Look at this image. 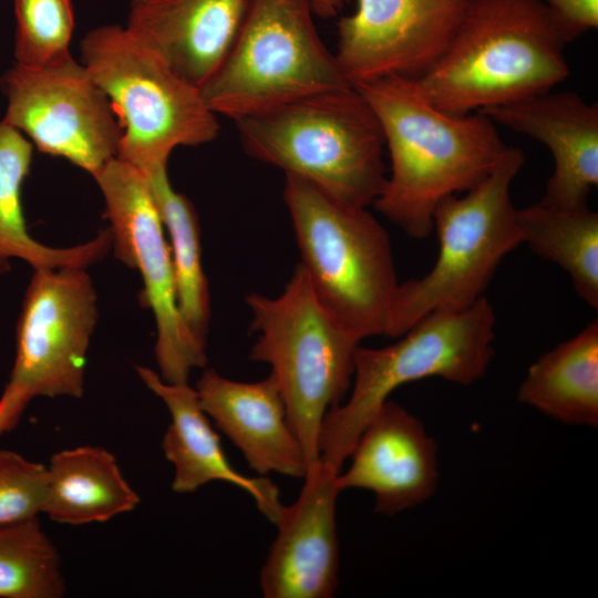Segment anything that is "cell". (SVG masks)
<instances>
[{
    "label": "cell",
    "instance_id": "1",
    "mask_svg": "<svg viewBox=\"0 0 598 598\" xmlns=\"http://www.w3.org/2000/svg\"><path fill=\"white\" fill-rule=\"evenodd\" d=\"M355 89L380 123L391 163L373 206L410 237L427 238L436 206L482 182L507 145L486 115L437 109L416 78L388 76Z\"/></svg>",
    "mask_w": 598,
    "mask_h": 598
},
{
    "label": "cell",
    "instance_id": "2",
    "mask_svg": "<svg viewBox=\"0 0 598 598\" xmlns=\"http://www.w3.org/2000/svg\"><path fill=\"white\" fill-rule=\"evenodd\" d=\"M565 44L539 0H467L446 50L417 81L444 112H482L566 80Z\"/></svg>",
    "mask_w": 598,
    "mask_h": 598
},
{
    "label": "cell",
    "instance_id": "3",
    "mask_svg": "<svg viewBox=\"0 0 598 598\" xmlns=\"http://www.w3.org/2000/svg\"><path fill=\"white\" fill-rule=\"evenodd\" d=\"M252 158L368 208L385 179L380 123L351 85L313 93L234 121Z\"/></svg>",
    "mask_w": 598,
    "mask_h": 598
},
{
    "label": "cell",
    "instance_id": "4",
    "mask_svg": "<svg viewBox=\"0 0 598 598\" xmlns=\"http://www.w3.org/2000/svg\"><path fill=\"white\" fill-rule=\"evenodd\" d=\"M283 200L321 306L359 341L386 337L400 281L385 228L298 176L286 175Z\"/></svg>",
    "mask_w": 598,
    "mask_h": 598
},
{
    "label": "cell",
    "instance_id": "5",
    "mask_svg": "<svg viewBox=\"0 0 598 598\" xmlns=\"http://www.w3.org/2000/svg\"><path fill=\"white\" fill-rule=\"evenodd\" d=\"M80 53L122 127L117 157L145 176L167 168L176 147L198 146L218 136L217 114L202 90L126 27L106 24L89 31Z\"/></svg>",
    "mask_w": 598,
    "mask_h": 598
},
{
    "label": "cell",
    "instance_id": "6",
    "mask_svg": "<svg viewBox=\"0 0 598 598\" xmlns=\"http://www.w3.org/2000/svg\"><path fill=\"white\" fill-rule=\"evenodd\" d=\"M245 301L256 333L249 359L270 365L308 467L320 460L326 414L350 388L360 341L321 306L300 264L279 296Z\"/></svg>",
    "mask_w": 598,
    "mask_h": 598
},
{
    "label": "cell",
    "instance_id": "7",
    "mask_svg": "<svg viewBox=\"0 0 598 598\" xmlns=\"http://www.w3.org/2000/svg\"><path fill=\"white\" fill-rule=\"evenodd\" d=\"M495 321L483 297L466 309L421 318L390 346H359L351 394L322 422L321 461L341 472L369 421L398 388L433 377L468 385L484 377L494 354Z\"/></svg>",
    "mask_w": 598,
    "mask_h": 598
},
{
    "label": "cell",
    "instance_id": "8",
    "mask_svg": "<svg viewBox=\"0 0 598 598\" xmlns=\"http://www.w3.org/2000/svg\"><path fill=\"white\" fill-rule=\"evenodd\" d=\"M524 163L519 147L506 146L482 182L436 206L437 258L421 278L400 282L386 337H400L430 313L460 311L485 297L502 260L523 244L511 186Z\"/></svg>",
    "mask_w": 598,
    "mask_h": 598
},
{
    "label": "cell",
    "instance_id": "9",
    "mask_svg": "<svg viewBox=\"0 0 598 598\" xmlns=\"http://www.w3.org/2000/svg\"><path fill=\"white\" fill-rule=\"evenodd\" d=\"M312 13L311 0H247L226 56L200 89L208 107L235 121L349 85Z\"/></svg>",
    "mask_w": 598,
    "mask_h": 598
},
{
    "label": "cell",
    "instance_id": "10",
    "mask_svg": "<svg viewBox=\"0 0 598 598\" xmlns=\"http://www.w3.org/2000/svg\"><path fill=\"white\" fill-rule=\"evenodd\" d=\"M94 179L104 198L114 255L137 270L143 281L141 300L155 320L158 374L169 383L188 382L192 370L206 365V344L181 313L171 247L147 178L115 157Z\"/></svg>",
    "mask_w": 598,
    "mask_h": 598
},
{
    "label": "cell",
    "instance_id": "11",
    "mask_svg": "<svg viewBox=\"0 0 598 598\" xmlns=\"http://www.w3.org/2000/svg\"><path fill=\"white\" fill-rule=\"evenodd\" d=\"M2 121L40 152L93 178L117 157L122 127L105 93L72 55L39 68L14 63L0 79Z\"/></svg>",
    "mask_w": 598,
    "mask_h": 598
},
{
    "label": "cell",
    "instance_id": "12",
    "mask_svg": "<svg viewBox=\"0 0 598 598\" xmlns=\"http://www.w3.org/2000/svg\"><path fill=\"white\" fill-rule=\"evenodd\" d=\"M97 318V296L86 269L33 270L17 323L16 358L6 386L29 401L37 396L81 398Z\"/></svg>",
    "mask_w": 598,
    "mask_h": 598
},
{
    "label": "cell",
    "instance_id": "13",
    "mask_svg": "<svg viewBox=\"0 0 598 598\" xmlns=\"http://www.w3.org/2000/svg\"><path fill=\"white\" fill-rule=\"evenodd\" d=\"M467 0H357L338 22L336 62L355 87L388 76L420 78L450 44Z\"/></svg>",
    "mask_w": 598,
    "mask_h": 598
},
{
    "label": "cell",
    "instance_id": "14",
    "mask_svg": "<svg viewBox=\"0 0 598 598\" xmlns=\"http://www.w3.org/2000/svg\"><path fill=\"white\" fill-rule=\"evenodd\" d=\"M336 472L321 458L307 467L297 501L286 506L260 571L266 598H330L338 588Z\"/></svg>",
    "mask_w": 598,
    "mask_h": 598
},
{
    "label": "cell",
    "instance_id": "15",
    "mask_svg": "<svg viewBox=\"0 0 598 598\" xmlns=\"http://www.w3.org/2000/svg\"><path fill=\"white\" fill-rule=\"evenodd\" d=\"M349 457L350 466L337 476L339 489L372 492L378 513H400L435 492L436 444L416 416L390 399L369 421Z\"/></svg>",
    "mask_w": 598,
    "mask_h": 598
},
{
    "label": "cell",
    "instance_id": "16",
    "mask_svg": "<svg viewBox=\"0 0 598 598\" xmlns=\"http://www.w3.org/2000/svg\"><path fill=\"white\" fill-rule=\"evenodd\" d=\"M544 144L554 171L542 204L578 208L588 206L598 185V105L571 91L535 94L480 112Z\"/></svg>",
    "mask_w": 598,
    "mask_h": 598
},
{
    "label": "cell",
    "instance_id": "17",
    "mask_svg": "<svg viewBox=\"0 0 598 598\" xmlns=\"http://www.w3.org/2000/svg\"><path fill=\"white\" fill-rule=\"evenodd\" d=\"M195 390L202 409L239 448L251 470L261 476L274 472L305 477V453L271 372L260 381L240 382L207 369Z\"/></svg>",
    "mask_w": 598,
    "mask_h": 598
},
{
    "label": "cell",
    "instance_id": "18",
    "mask_svg": "<svg viewBox=\"0 0 598 598\" xmlns=\"http://www.w3.org/2000/svg\"><path fill=\"white\" fill-rule=\"evenodd\" d=\"M247 0H132L126 28L202 89L226 56Z\"/></svg>",
    "mask_w": 598,
    "mask_h": 598
},
{
    "label": "cell",
    "instance_id": "19",
    "mask_svg": "<svg viewBox=\"0 0 598 598\" xmlns=\"http://www.w3.org/2000/svg\"><path fill=\"white\" fill-rule=\"evenodd\" d=\"M136 372L171 414L162 448L174 466L173 491L187 494L210 482H226L247 492L261 514L276 525L285 508L277 485L267 477L244 475L231 466L195 388L188 382H166L147 367L137 365Z\"/></svg>",
    "mask_w": 598,
    "mask_h": 598
},
{
    "label": "cell",
    "instance_id": "20",
    "mask_svg": "<svg viewBox=\"0 0 598 598\" xmlns=\"http://www.w3.org/2000/svg\"><path fill=\"white\" fill-rule=\"evenodd\" d=\"M138 504V494L107 450L83 445L51 456L43 514L53 522L75 526L104 523Z\"/></svg>",
    "mask_w": 598,
    "mask_h": 598
},
{
    "label": "cell",
    "instance_id": "21",
    "mask_svg": "<svg viewBox=\"0 0 598 598\" xmlns=\"http://www.w3.org/2000/svg\"><path fill=\"white\" fill-rule=\"evenodd\" d=\"M32 143L0 121V275L20 259L35 269L83 268L102 260L112 249L107 228L92 239L71 247H51L28 231L22 207V186L32 164Z\"/></svg>",
    "mask_w": 598,
    "mask_h": 598
},
{
    "label": "cell",
    "instance_id": "22",
    "mask_svg": "<svg viewBox=\"0 0 598 598\" xmlns=\"http://www.w3.org/2000/svg\"><path fill=\"white\" fill-rule=\"evenodd\" d=\"M517 398L563 423L597 426V320L539 357L529 367Z\"/></svg>",
    "mask_w": 598,
    "mask_h": 598
},
{
    "label": "cell",
    "instance_id": "23",
    "mask_svg": "<svg viewBox=\"0 0 598 598\" xmlns=\"http://www.w3.org/2000/svg\"><path fill=\"white\" fill-rule=\"evenodd\" d=\"M523 244L563 268L574 290L598 308V213L588 206L560 208L540 202L517 209Z\"/></svg>",
    "mask_w": 598,
    "mask_h": 598
},
{
    "label": "cell",
    "instance_id": "24",
    "mask_svg": "<svg viewBox=\"0 0 598 598\" xmlns=\"http://www.w3.org/2000/svg\"><path fill=\"white\" fill-rule=\"evenodd\" d=\"M146 178L163 226L169 236L181 313L194 336L206 344L210 296L203 269L196 209L184 194L172 187L167 168L158 169Z\"/></svg>",
    "mask_w": 598,
    "mask_h": 598
},
{
    "label": "cell",
    "instance_id": "25",
    "mask_svg": "<svg viewBox=\"0 0 598 598\" xmlns=\"http://www.w3.org/2000/svg\"><path fill=\"white\" fill-rule=\"evenodd\" d=\"M61 558L38 518L0 525V597L60 598Z\"/></svg>",
    "mask_w": 598,
    "mask_h": 598
},
{
    "label": "cell",
    "instance_id": "26",
    "mask_svg": "<svg viewBox=\"0 0 598 598\" xmlns=\"http://www.w3.org/2000/svg\"><path fill=\"white\" fill-rule=\"evenodd\" d=\"M17 64L39 68L71 56V0H14Z\"/></svg>",
    "mask_w": 598,
    "mask_h": 598
},
{
    "label": "cell",
    "instance_id": "27",
    "mask_svg": "<svg viewBox=\"0 0 598 598\" xmlns=\"http://www.w3.org/2000/svg\"><path fill=\"white\" fill-rule=\"evenodd\" d=\"M47 466L11 450H0V525L43 514Z\"/></svg>",
    "mask_w": 598,
    "mask_h": 598
},
{
    "label": "cell",
    "instance_id": "28",
    "mask_svg": "<svg viewBox=\"0 0 598 598\" xmlns=\"http://www.w3.org/2000/svg\"><path fill=\"white\" fill-rule=\"evenodd\" d=\"M567 44L598 27V0H539Z\"/></svg>",
    "mask_w": 598,
    "mask_h": 598
},
{
    "label": "cell",
    "instance_id": "29",
    "mask_svg": "<svg viewBox=\"0 0 598 598\" xmlns=\"http://www.w3.org/2000/svg\"><path fill=\"white\" fill-rule=\"evenodd\" d=\"M29 402L21 394L3 389L0 396V436L18 424Z\"/></svg>",
    "mask_w": 598,
    "mask_h": 598
},
{
    "label": "cell",
    "instance_id": "30",
    "mask_svg": "<svg viewBox=\"0 0 598 598\" xmlns=\"http://www.w3.org/2000/svg\"><path fill=\"white\" fill-rule=\"evenodd\" d=\"M313 13L321 18L333 17L341 7L342 0H311Z\"/></svg>",
    "mask_w": 598,
    "mask_h": 598
}]
</instances>
